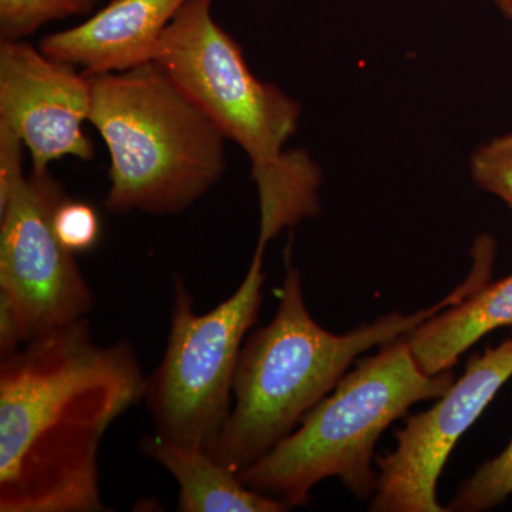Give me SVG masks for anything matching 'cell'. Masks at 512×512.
<instances>
[{"mask_svg": "<svg viewBox=\"0 0 512 512\" xmlns=\"http://www.w3.org/2000/svg\"><path fill=\"white\" fill-rule=\"evenodd\" d=\"M0 359V511H104L101 441L146 399L133 346L97 345L83 318Z\"/></svg>", "mask_w": 512, "mask_h": 512, "instance_id": "1", "label": "cell"}, {"mask_svg": "<svg viewBox=\"0 0 512 512\" xmlns=\"http://www.w3.org/2000/svg\"><path fill=\"white\" fill-rule=\"evenodd\" d=\"M493 262L474 256L463 284L423 311L392 312L345 335L323 329L306 306L301 274L289 261L274 319L242 346L231 413L212 456L241 473L281 443L348 373L350 365L376 346L404 338L421 323L464 301L487 284Z\"/></svg>", "mask_w": 512, "mask_h": 512, "instance_id": "2", "label": "cell"}, {"mask_svg": "<svg viewBox=\"0 0 512 512\" xmlns=\"http://www.w3.org/2000/svg\"><path fill=\"white\" fill-rule=\"evenodd\" d=\"M214 0H190L165 29L153 63L251 161L259 201L258 247L322 210V171L286 151L302 107L249 69L242 47L215 22Z\"/></svg>", "mask_w": 512, "mask_h": 512, "instance_id": "3", "label": "cell"}, {"mask_svg": "<svg viewBox=\"0 0 512 512\" xmlns=\"http://www.w3.org/2000/svg\"><path fill=\"white\" fill-rule=\"evenodd\" d=\"M90 80L89 123L110 157L107 210L180 214L220 183L227 138L156 63Z\"/></svg>", "mask_w": 512, "mask_h": 512, "instance_id": "4", "label": "cell"}, {"mask_svg": "<svg viewBox=\"0 0 512 512\" xmlns=\"http://www.w3.org/2000/svg\"><path fill=\"white\" fill-rule=\"evenodd\" d=\"M454 383L451 370L427 375L406 336L382 346L346 373L281 443L238 474L248 488L289 508L308 504L325 478H339L359 500L376 493L373 453L383 431L413 404L439 399Z\"/></svg>", "mask_w": 512, "mask_h": 512, "instance_id": "5", "label": "cell"}, {"mask_svg": "<svg viewBox=\"0 0 512 512\" xmlns=\"http://www.w3.org/2000/svg\"><path fill=\"white\" fill-rule=\"evenodd\" d=\"M265 249L256 247L237 291L210 312L194 311L183 279H174L167 346L147 377L154 430L167 439L214 450L232 407L235 370L248 330L258 318Z\"/></svg>", "mask_w": 512, "mask_h": 512, "instance_id": "6", "label": "cell"}, {"mask_svg": "<svg viewBox=\"0 0 512 512\" xmlns=\"http://www.w3.org/2000/svg\"><path fill=\"white\" fill-rule=\"evenodd\" d=\"M66 198L49 170L23 174L0 198V295L19 312L29 342L86 318L94 306L73 252L53 229V215Z\"/></svg>", "mask_w": 512, "mask_h": 512, "instance_id": "7", "label": "cell"}, {"mask_svg": "<svg viewBox=\"0 0 512 512\" xmlns=\"http://www.w3.org/2000/svg\"><path fill=\"white\" fill-rule=\"evenodd\" d=\"M511 377L512 339H508L474 356L463 377L427 412L407 417L403 429L394 433L396 448L377 458L379 480L370 511H447L437 501L447 458Z\"/></svg>", "mask_w": 512, "mask_h": 512, "instance_id": "8", "label": "cell"}, {"mask_svg": "<svg viewBox=\"0 0 512 512\" xmlns=\"http://www.w3.org/2000/svg\"><path fill=\"white\" fill-rule=\"evenodd\" d=\"M90 110V76L23 40H0V124L28 148L33 171H47L63 157L92 160L93 143L83 131Z\"/></svg>", "mask_w": 512, "mask_h": 512, "instance_id": "9", "label": "cell"}, {"mask_svg": "<svg viewBox=\"0 0 512 512\" xmlns=\"http://www.w3.org/2000/svg\"><path fill=\"white\" fill-rule=\"evenodd\" d=\"M190 0H111L72 29L43 37L39 49L87 76L119 73L151 63L158 43Z\"/></svg>", "mask_w": 512, "mask_h": 512, "instance_id": "10", "label": "cell"}, {"mask_svg": "<svg viewBox=\"0 0 512 512\" xmlns=\"http://www.w3.org/2000/svg\"><path fill=\"white\" fill-rule=\"evenodd\" d=\"M141 451L163 466L178 484L180 512H282L288 505L248 488L238 473L211 451L154 433L141 440Z\"/></svg>", "mask_w": 512, "mask_h": 512, "instance_id": "11", "label": "cell"}, {"mask_svg": "<svg viewBox=\"0 0 512 512\" xmlns=\"http://www.w3.org/2000/svg\"><path fill=\"white\" fill-rule=\"evenodd\" d=\"M512 326V274L487 282L464 301L437 313L406 335L414 359L427 375L448 372L478 340Z\"/></svg>", "mask_w": 512, "mask_h": 512, "instance_id": "12", "label": "cell"}, {"mask_svg": "<svg viewBox=\"0 0 512 512\" xmlns=\"http://www.w3.org/2000/svg\"><path fill=\"white\" fill-rule=\"evenodd\" d=\"M512 495V440L503 453L485 461L458 488L447 511L480 512L503 504Z\"/></svg>", "mask_w": 512, "mask_h": 512, "instance_id": "13", "label": "cell"}, {"mask_svg": "<svg viewBox=\"0 0 512 512\" xmlns=\"http://www.w3.org/2000/svg\"><path fill=\"white\" fill-rule=\"evenodd\" d=\"M99 0H0V40H23L52 20L84 15Z\"/></svg>", "mask_w": 512, "mask_h": 512, "instance_id": "14", "label": "cell"}, {"mask_svg": "<svg viewBox=\"0 0 512 512\" xmlns=\"http://www.w3.org/2000/svg\"><path fill=\"white\" fill-rule=\"evenodd\" d=\"M470 173L478 187L500 198L512 211V130L474 151Z\"/></svg>", "mask_w": 512, "mask_h": 512, "instance_id": "15", "label": "cell"}, {"mask_svg": "<svg viewBox=\"0 0 512 512\" xmlns=\"http://www.w3.org/2000/svg\"><path fill=\"white\" fill-rule=\"evenodd\" d=\"M53 229L64 248L79 254L96 247L101 234V222L92 205L67 197L56 208Z\"/></svg>", "mask_w": 512, "mask_h": 512, "instance_id": "16", "label": "cell"}, {"mask_svg": "<svg viewBox=\"0 0 512 512\" xmlns=\"http://www.w3.org/2000/svg\"><path fill=\"white\" fill-rule=\"evenodd\" d=\"M505 18L512 20V0H491Z\"/></svg>", "mask_w": 512, "mask_h": 512, "instance_id": "17", "label": "cell"}]
</instances>
